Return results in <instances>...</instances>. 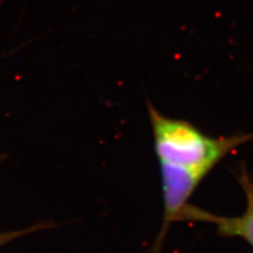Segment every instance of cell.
I'll use <instances>...</instances> for the list:
<instances>
[{"instance_id": "2", "label": "cell", "mask_w": 253, "mask_h": 253, "mask_svg": "<svg viewBox=\"0 0 253 253\" xmlns=\"http://www.w3.org/2000/svg\"><path fill=\"white\" fill-rule=\"evenodd\" d=\"M162 178L164 215L161 231L157 234L150 253H160L170 226L174 221H179L189 200L200 187L202 181L208 176V172L188 168L185 166L160 162Z\"/></svg>"}, {"instance_id": "3", "label": "cell", "mask_w": 253, "mask_h": 253, "mask_svg": "<svg viewBox=\"0 0 253 253\" xmlns=\"http://www.w3.org/2000/svg\"><path fill=\"white\" fill-rule=\"evenodd\" d=\"M237 180L246 196V209L239 216H223L188 204L180 213L179 221L207 223L216 228L218 234L225 237H240L253 248V179L244 168Z\"/></svg>"}, {"instance_id": "1", "label": "cell", "mask_w": 253, "mask_h": 253, "mask_svg": "<svg viewBox=\"0 0 253 253\" xmlns=\"http://www.w3.org/2000/svg\"><path fill=\"white\" fill-rule=\"evenodd\" d=\"M147 107L158 163L210 173L229 153L253 138V133L213 137L188 121L165 115L150 101Z\"/></svg>"}, {"instance_id": "4", "label": "cell", "mask_w": 253, "mask_h": 253, "mask_svg": "<svg viewBox=\"0 0 253 253\" xmlns=\"http://www.w3.org/2000/svg\"><path fill=\"white\" fill-rule=\"evenodd\" d=\"M55 226H57V225L51 223V221H45V223L37 224V225L31 226V227H28V228H25V229H20V230L1 232V233H0V247H2V246H4L5 244L10 243V242H12L16 239H18V237L25 236L27 234L34 233V232L41 231V230H44V229H50V228H53Z\"/></svg>"}]
</instances>
